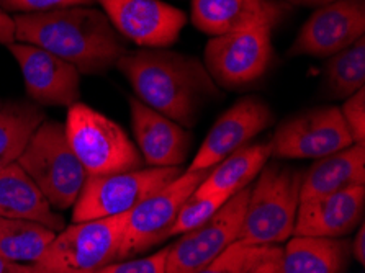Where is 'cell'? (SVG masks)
Wrapping results in <instances>:
<instances>
[{
	"label": "cell",
	"mask_w": 365,
	"mask_h": 273,
	"mask_svg": "<svg viewBox=\"0 0 365 273\" xmlns=\"http://www.w3.org/2000/svg\"><path fill=\"white\" fill-rule=\"evenodd\" d=\"M259 247L262 246H246L237 241L197 273H242Z\"/></svg>",
	"instance_id": "obj_27"
},
{
	"label": "cell",
	"mask_w": 365,
	"mask_h": 273,
	"mask_svg": "<svg viewBox=\"0 0 365 273\" xmlns=\"http://www.w3.org/2000/svg\"><path fill=\"white\" fill-rule=\"evenodd\" d=\"M131 125L136 148L149 167H180L189 154L192 136L184 126L130 98Z\"/></svg>",
	"instance_id": "obj_18"
},
{
	"label": "cell",
	"mask_w": 365,
	"mask_h": 273,
	"mask_svg": "<svg viewBox=\"0 0 365 273\" xmlns=\"http://www.w3.org/2000/svg\"><path fill=\"white\" fill-rule=\"evenodd\" d=\"M56 234L38 222L0 216V257L36 264Z\"/></svg>",
	"instance_id": "obj_24"
},
{
	"label": "cell",
	"mask_w": 365,
	"mask_h": 273,
	"mask_svg": "<svg viewBox=\"0 0 365 273\" xmlns=\"http://www.w3.org/2000/svg\"><path fill=\"white\" fill-rule=\"evenodd\" d=\"M354 144L341 108L318 107L282 121L270 148L275 159H322Z\"/></svg>",
	"instance_id": "obj_11"
},
{
	"label": "cell",
	"mask_w": 365,
	"mask_h": 273,
	"mask_svg": "<svg viewBox=\"0 0 365 273\" xmlns=\"http://www.w3.org/2000/svg\"><path fill=\"white\" fill-rule=\"evenodd\" d=\"M0 273H56L36 264H19L0 257Z\"/></svg>",
	"instance_id": "obj_32"
},
{
	"label": "cell",
	"mask_w": 365,
	"mask_h": 273,
	"mask_svg": "<svg viewBox=\"0 0 365 273\" xmlns=\"http://www.w3.org/2000/svg\"><path fill=\"white\" fill-rule=\"evenodd\" d=\"M342 118L351 133L354 144H365V88L347 97L341 107Z\"/></svg>",
	"instance_id": "obj_29"
},
{
	"label": "cell",
	"mask_w": 365,
	"mask_h": 273,
	"mask_svg": "<svg viewBox=\"0 0 365 273\" xmlns=\"http://www.w3.org/2000/svg\"><path fill=\"white\" fill-rule=\"evenodd\" d=\"M15 41L46 49L81 74L112 71L126 48L125 38L101 9L76 5L51 12L16 14Z\"/></svg>",
	"instance_id": "obj_2"
},
{
	"label": "cell",
	"mask_w": 365,
	"mask_h": 273,
	"mask_svg": "<svg viewBox=\"0 0 365 273\" xmlns=\"http://www.w3.org/2000/svg\"><path fill=\"white\" fill-rule=\"evenodd\" d=\"M272 30H256L213 36L205 46L203 64L218 87L241 91L261 81L274 61Z\"/></svg>",
	"instance_id": "obj_8"
},
{
	"label": "cell",
	"mask_w": 365,
	"mask_h": 273,
	"mask_svg": "<svg viewBox=\"0 0 365 273\" xmlns=\"http://www.w3.org/2000/svg\"><path fill=\"white\" fill-rule=\"evenodd\" d=\"M0 216L38 222L54 232L68 226L19 164L0 169Z\"/></svg>",
	"instance_id": "obj_19"
},
{
	"label": "cell",
	"mask_w": 365,
	"mask_h": 273,
	"mask_svg": "<svg viewBox=\"0 0 365 273\" xmlns=\"http://www.w3.org/2000/svg\"><path fill=\"white\" fill-rule=\"evenodd\" d=\"M274 123L269 103L257 96L237 100L225 111L205 136L187 172L210 170L235 150L251 143Z\"/></svg>",
	"instance_id": "obj_14"
},
{
	"label": "cell",
	"mask_w": 365,
	"mask_h": 273,
	"mask_svg": "<svg viewBox=\"0 0 365 273\" xmlns=\"http://www.w3.org/2000/svg\"><path fill=\"white\" fill-rule=\"evenodd\" d=\"M44 120L46 113L36 103L7 102L0 105V169L16 164Z\"/></svg>",
	"instance_id": "obj_23"
},
{
	"label": "cell",
	"mask_w": 365,
	"mask_h": 273,
	"mask_svg": "<svg viewBox=\"0 0 365 273\" xmlns=\"http://www.w3.org/2000/svg\"><path fill=\"white\" fill-rule=\"evenodd\" d=\"M302 180V170L269 160L251 187L240 242L279 246L289 241L295 230Z\"/></svg>",
	"instance_id": "obj_3"
},
{
	"label": "cell",
	"mask_w": 365,
	"mask_h": 273,
	"mask_svg": "<svg viewBox=\"0 0 365 273\" xmlns=\"http://www.w3.org/2000/svg\"><path fill=\"white\" fill-rule=\"evenodd\" d=\"M168 249L169 246L156 254L148 255V257L113 262L96 273H168V269H165Z\"/></svg>",
	"instance_id": "obj_28"
},
{
	"label": "cell",
	"mask_w": 365,
	"mask_h": 273,
	"mask_svg": "<svg viewBox=\"0 0 365 273\" xmlns=\"http://www.w3.org/2000/svg\"><path fill=\"white\" fill-rule=\"evenodd\" d=\"M76 5H87L93 7L96 0H0V9L5 12L16 14H40L51 12L66 7H76Z\"/></svg>",
	"instance_id": "obj_30"
},
{
	"label": "cell",
	"mask_w": 365,
	"mask_h": 273,
	"mask_svg": "<svg viewBox=\"0 0 365 273\" xmlns=\"http://www.w3.org/2000/svg\"><path fill=\"white\" fill-rule=\"evenodd\" d=\"M292 7H323L334 0H285Z\"/></svg>",
	"instance_id": "obj_35"
},
{
	"label": "cell",
	"mask_w": 365,
	"mask_h": 273,
	"mask_svg": "<svg viewBox=\"0 0 365 273\" xmlns=\"http://www.w3.org/2000/svg\"><path fill=\"white\" fill-rule=\"evenodd\" d=\"M128 213L73 222L59 231L36 265L56 273H96L121 260Z\"/></svg>",
	"instance_id": "obj_6"
},
{
	"label": "cell",
	"mask_w": 365,
	"mask_h": 273,
	"mask_svg": "<svg viewBox=\"0 0 365 273\" xmlns=\"http://www.w3.org/2000/svg\"><path fill=\"white\" fill-rule=\"evenodd\" d=\"M365 210V187L300 202L293 236L339 239L352 232L362 222Z\"/></svg>",
	"instance_id": "obj_17"
},
{
	"label": "cell",
	"mask_w": 365,
	"mask_h": 273,
	"mask_svg": "<svg viewBox=\"0 0 365 273\" xmlns=\"http://www.w3.org/2000/svg\"><path fill=\"white\" fill-rule=\"evenodd\" d=\"M125 40L141 48H169L187 25V15L163 0H96Z\"/></svg>",
	"instance_id": "obj_13"
},
{
	"label": "cell",
	"mask_w": 365,
	"mask_h": 273,
	"mask_svg": "<svg viewBox=\"0 0 365 273\" xmlns=\"http://www.w3.org/2000/svg\"><path fill=\"white\" fill-rule=\"evenodd\" d=\"M54 210L73 208L87 180L59 121L44 120L16 160Z\"/></svg>",
	"instance_id": "obj_4"
},
{
	"label": "cell",
	"mask_w": 365,
	"mask_h": 273,
	"mask_svg": "<svg viewBox=\"0 0 365 273\" xmlns=\"http://www.w3.org/2000/svg\"><path fill=\"white\" fill-rule=\"evenodd\" d=\"M136 98L187 128L195 126L205 105L221 96L203 61L168 48L126 51L115 66Z\"/></svg>",
	"instance_id": "obj_1"
},
{
	"label": "cell",
	"mask_w": 365,
	"mask_h": 273,
	"mask_svg": "<svg viewBox=\"0 0 365 273\" xmlns=\"http://www.w3.org/2000/svg\"><path fill=\"white\" fill-rule=\"evenodd\" d=\"M182 174L180 167H148L87 180L73 206V222L120 216Z\"/></svg>",
	"instance_id": "obj_7"
},
{
	"label": "cell",
	"mask_w": 365,
	"mask_h": 273,
	"mask_svg": "<svg viewBox=\"0 0 365 273\" xmlns=\"http://www.w3.org/2000/svg\"><path fill=\"white\" fill-rule=\"evenodd\" d=\"M365 183V148L351 144L326 158L317 159L303 174L300 202L346 190Z\"/></svg>",
	"instance_id": "obj_20"
},
{
	"label": "cell",
	"mask_w": 365,
	"mask_h": 273,
	"mask_svg": "<svg viewBox=\"0 0 365 273\" xmlns=\"http://www.w3.org/2000/svg\"><path fill=\"white\" fill-rule=\"evenodd\" d=\"M7 48L20 66L33 103L69 108L81 102V72L73 64L33 44L15 41Z\"/></svg>",
	"instance_id": "obj_15"
},
{
	"label": "cell",
	"mask_w": 365,
	"mask_h": 273,
	"mask_svg": "<svg viewBox=\"0 0 365 273\" xmlns=\"http://www.w3.org/2000/svg\"><path fill=\"white\" fill-rule=\"evenodd\" d=\"M323 91L331 98H347L365 88V36L328 58Z\"/></svg>",
	"instance_id": "obj_25"
},
{
	"label": "cell",
	"mask_w": 365,
	"mask_h": 273,
	"mask_svg": "<svg viewBox=\"0 0 365 273\" xmlns=\"http://www.w3.org/2000/svg\"><path fill=\"white\" fill-rule=\"evenodd\" d=\"M66 136L87 177L141 169L143 158L123 128L101 111L77 102L68 108Z\"/></svg>",
	"instance_id": "obj_5"
},
{
	"label": "cell",
	"mask_w": 365,
	"mask_h": 273,
	"mask_svg": "<svg viewBox=\"0 0 365 273\" xmlns=\"http://www.w3.org/2000/svg\"><path fill=\"white\" fill-rule=\"evenodd\" d=\"M210 170L182 172L168 185L149 195L128 213L121 246V260L141 254L169 239V231L184 205Z\"/></svg>",
	"instance_id": "obj_10"
},
{
	"label": "cell",
	"mask_w": 365,
	"mask_h": 273,
	"mask_svg": "<svg viewBox=\"0 0 365 273\" xmlns=\"http://www.w3.org/2000/svg\"><path fill=\"white\" fill-rule=\"evenodd\" d=\"M352 255L356 257L359 264H365V227L361 222L357 227V234L352 241Z\"/></svg>",
	"instance_id": "obj_34"
},
{
	"label": "cell",
	"mask_w": 365,
	"mask_h": 273,
	"mask_svg": "<svg viewBox=\"0 0 365 273\" xmlns=\"http://www.w3.org/2000/svg\"><path fill=\"white\" fill-rule=\"evenodd\" d=\"M349 244L341 239L292 236L282 247V273H344Z\"/></svg>",
	"instance_id": "obj_22"
},
{
	"label": "cell",
	"mask_w": 365,
	"mask_h": 273,
	"mask_svg": "<svg viewBox=\"0 0 365 273\" xmlns=\"http://www.w3.org/2000/svg\"><path fill=\"white\" fill-rule=\"evenodd\" d=\"M251 185L235 193L205 225L182 234L168 249V273H197L240 241Z\"/></svg>",
	"instance_id": "obj_9"
},
{
	"label": "cell",
	"mask_w": 365,
	"mask_h": 273,
	"mask_svg": "<svg viewBox=\"0 0 365 273\" xmlns=\"http://www.w3.org/2000/svg\"><path fill=\"white\" fill-rule=\"evenodd\" d=\"M292 12L285 0H192L190 19L208 36L275 28Z\"/></svg>",
	"instance_id": "obj_16"
},
{
	"label": "cell",
	"mask_w": 365,
	"mask_h": 273,
	"mask_svg": "<svg viewBox=\"0 0 365 273\" xmlns=\"http://www.w3.org/2000/svg\"><path fill=\"white\" fill-rule=\"evenodd\" d=\"M270 158H272L270 141L246 144L212 167L208 175L203 178V182L192 195L195 197H208V195L233 197L235 193L251 185V182L259 175V172L264 169Z\"/></svg>",
	"instance_id": "obj_21"
},
{
	"label": "cell",
	"mask_w": 365,
	"mask_h": 273,
	"mask_svg": "<svg viewBox=\"0 0 365 273\" xmlns=\"http://www.w3.org/2000/svg\"><path fill=\"white\" fill-rule=\"evenodd\" d=\"M282 247L262 246L242 273H282Z\"/></svg>",
	"instance_id": "obj_31"
},
{
	"label": "cell",
	"mask_w": 365,
	"mask_h": 273,
	"mask_svg": "<svg viewBox=\"0 0 365 273\" xmlns=\"http://www.w3.org/2000/svg\"><path fill=\"white\" fill-rule=\"evenodd\" d=\"M365 36V0H334L318 7L298 30L287 58H331Z\"/></svg>",
	"instance_id": "obj_12"
},
{
	"label": "cell",
	"mask_w": 365,
	"mask_h": 273,
	"mask_svg": "<svg viewBox=\"0 0 365 273\" xmlns=\"http://www.w3.org/2000/svg\"><path fill=\"white\" fill-rule=\"evenodd\" d=\"M230 198L231 197L228 195H208V197L190 195V198L180 206L174 225L169 231V237L182 236V234L205 225Z\"/></svg>",
	"instance_id": "obj_26"
},
{
	"label": "cell",
	"mask_w": 365,
	"mask_h": 273,
	"mask_svg": "<svg viewBox=\"0 0 365 273\" xmlns=\"http://www.w3.org/2000/svg\"><path fill=\"white\" fill-rule=\"evenodd\" d=\"M15 43V21L14 16H10L5 10L0 9V44Z\"/></svg>",
	"instance_id": "obj_33"
}]
</instances>
